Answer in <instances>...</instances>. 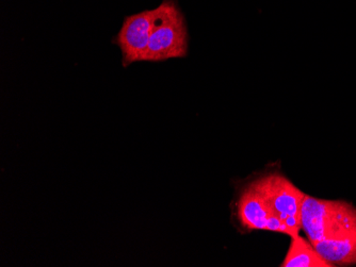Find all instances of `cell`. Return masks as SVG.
Here are the masks:
<instances>
[{
  "label": "cell",
  "mask_w": 356,
  "mask_h": 267,
  "mask_svg": "<svg viewBox=\"0 0 356 267\" xmlns=\"http://www.w3.org/2000/svg\"><path fill=\"white\" fill-rule=\"evenodd\" d=\"M188 53V30L177 0H163L154 9L153 30L145 61L163 62L185 58Z\"/></svg>",
  "instance_id": "obj_1"
},
{
  "label": "cell",
  "mask_w": 356,
  "mask_h": 267,
  "mask_svg": "<svg viewBox=\"0 0 356 267\" xmlns=\"http://www.w3.org/2000/svg\"><path fill=\"white\" fill-rule=\"evenodd\" d=\"M153 23L154 9L133 14L124 19L121 29L113 40L121 49L124 67L136 62L145 61Z\"/></svg>",
  "instance_id": "obj_2"
},
{
  "label": "cell",
  "mask_w": 356,
  "mask_h": 267,
  "mask_svg": "<svg viewBox=\"0 0 356 267\" xmlns=\"http://www.w3.org/2000/svg\"><path fill=\"white\" fill-rule=\"evenodd\" d=\"M352 203L329 200L305 195L301 208L302 230L312 244L325 239L330 229L341 218Z\"/></svg>",
  "instance_id": "obj_3"
},
{
  "label": "cell",
  "mask_w": 356,
  "mask_h": 267,
  "mask_svg": "<svg viewBox=\"0 0 356 267\" xmlns=\"http://www.w3.org/2000/svg\"><path fill=\"white\" fill-rule=\"evenodd\" d=\"M272 212L283 221L288 215L300 214L305 193L296 187L289 179L279 173L268 174L253 181Z\"/></svg>",
  "instance_id": "obj_4"
},
{
  "label": "cell",
  "mask_w": 356,
  "mask_h": 267,
  "mask_svg": "<svg viewBox=\"0 0 356 267\" xmlns=\"http://www.w3.org/2000/svg\"><path fill=\"white\" fill-rule=\"evenodd\" d=\"M320 256L333 266L356 264V215L331 236L313 244Z\"/></svg>",
  "instance_id": "obj_5"
},
{
  "label": "cell",
  "mask_w": 356,
  "mask_h": 267,
  "mask_svg": "<svg viewBox=\"0 0 356 267\" xmlns=\"http://www.w3.org/2000/svg\"><path fill=\"white\" fill-rule=\"evenodd\" d=\"M236 208L240 225L248 230L267 231L268 219L275 214L252 182L240 193Z\"/></svg>",
  "instance_id": "obj_6"
},
{
  "label": "cell",
  "mask_w": 356,
  "mask_h": 267,
  "mask_svg": "<svg viewBox=\"0 0 356 267\" xmlns=\"http://www.w3.org/2000/svg\"><path fill=\"white\" fill-rule=\"evenodd\" d=\"M289 248L281 267H333L323 257L320 256L309 241L300 234L290 236Z\"/></svg>",
  "instance_id": "obj_7"
},
{
  "label": "cell",
  "mask_w": 356,
  "mask_h": 267,
  "mask_svg": "<svg viewBox=\"0 0 356 267\" xmlns=\"http://www.w3.org/2000/svg\"><path fill=\"white\" fill-rule=\"evenodd\" d=\"M284 223V234L288 236H293V235L300 234V231L302 230V221L301 213L300 214L288 215L283 219Z\"/></svg>",
  "instance_id": "obj_8"
}]
</instances>
